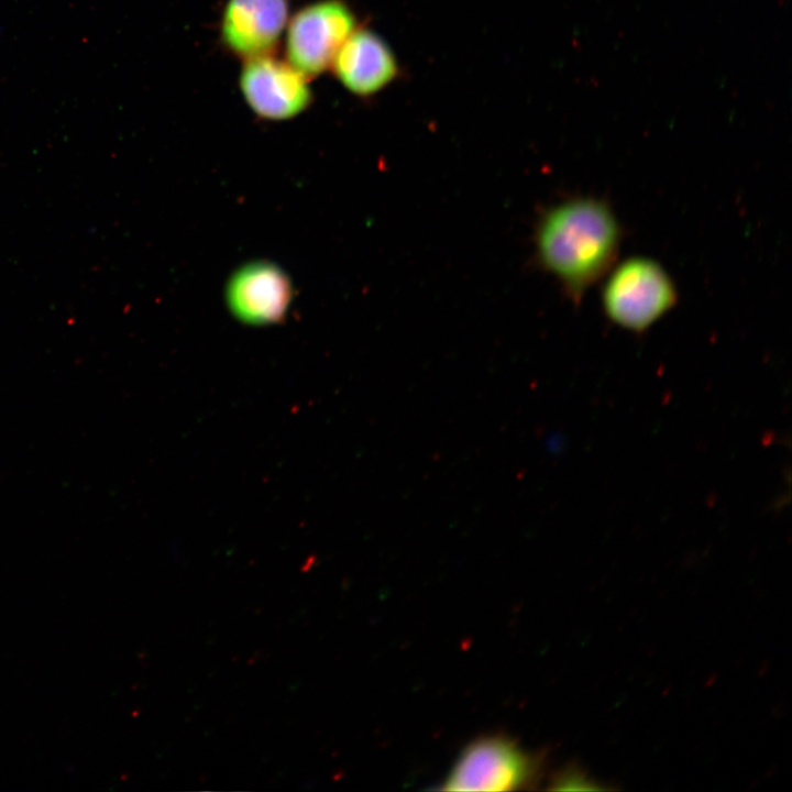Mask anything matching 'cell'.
Segmentation results:
<instances>
[{"label":"cell","instance_id":"obj_9","mask_svg":"<svg viewBox=\"0 0 792 792\" xmlns=\"http://www.w3.org/2000/svg\"><path fill=\"white\" fill-rule=\"evenodd\" d=\"M553 789L556 790H600L595 782L588 779L582 772L570 769L562 772L554 781Z\"/></svg>","mask_w":792,"mask_h":792},{"label":"cell","instance_id":"obj_8","mask_svg":"<svg viewBox=\"0 0 792 792\" xmlns=\"http://www.w3.org/2000/svg\"><path fill=\"white\" fill-rule=\"evenodd\" d=\"M287 9V0H229L221 23L222 37L240 55H264L283 31Z\"/></svg>","mask_w":792,"mask_h":792},{"label":"cell","instance_id":"obj_5","mask_svg":"<svg viewBox=\"0 0 792 792\" xmlns=\"http://www.w3.org/2000/svg\"><path fill=\"white\" fill-rule=\"evenodd\" d=\"M293 298L288 275L277 265L257 261L240 267L229 279L226 299L232 315L250 326L282 321Z\"/></svg>","mask_w":792,"mask_h":792},{"label":"cell","instance_id":"obj_4","mask_svg":"<svg viewBox=\"0 0 792 792\" xmlns=\"http://www.w3.org/2000/svg\"><path fill=\"white\" fill-rule=\"evenodd\" d=\"M354 25V15L342 1L324 0L304 8L289 23V64L305 76L320 74L333 62Z\"/></svg>","mask_w":792,"mask_h":792},{"label":"cell","instance_id":"obj_1","mask_svg":"<svg viewBox=\"0 0 792 792\" xmlns=\"http://www.w3.org/2000/svg\"><path fill=\"white\" fill-rule=\"evenodd\" d=\"M620 228L609 207L597 199L576 198L549 209L536 231L539 263L569 296L579 300L612 266Z\"/></svg>","mask_w":792,"mask_h":792},{"label":"cell","instance_id":"obj_3","mask_svg":"<svg viewBox=\"0 0 792 792\" xmlns=\"http://www.w3.org/2000/svg\"><path fill=\"white\" fill-rule=\"evenodd\" d=\"M537 762L510 738L494 735L469 744L442 783L449 791H507L530 783Z\"/></svg>","mask_w":792,"mask_h":792},{"label":"cell","instance_id":"obj_6","mask_svg":"<svg viewBox=\"0 0 792 792\" xmlns=\"http://www.w3.org/2000/svg\"><path fill=\"white\" fill-rule=\"evenodd\" d=\"M240 77L246 102L258 116L271 120L292 118L310 100L305 75L271 56L250 57Z\"/></svg>","mask_w":792,"mask_h":792},{"label":"cell","instance_id":"obj_2","mask_svg":"<svg viewBox=\"0 0 792 792\" xmlns=\"http://www.w3.org/2000/svg\"><path fill=\"white\" fill-rule=\"evenodd\" d=\"M675 300V287L667 272L646 257H632L619 264L603 289L607 317L632 331L650 327Z\"/></svg>","mask_w":792,"mask_h":792},{"label":"cell","instance_id":"obj_7","mask_svg":"<svg viewBox=\"0 0 792 792\" xmlns=\"http://www.w3.org/2000/svg\"><path fill=\"white\" fill-rule=\"evenodd\" d=\"M342 85L359 96L373 95L397 74V63L386 42L370 30L353 31L333 58Z\"/></svg>","mask_w":792,"mask_h":792}]
</instances>
